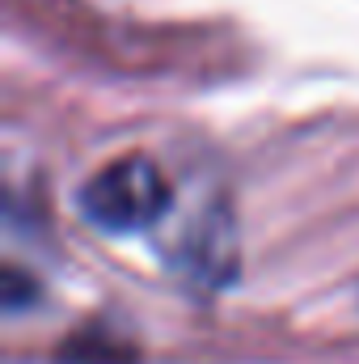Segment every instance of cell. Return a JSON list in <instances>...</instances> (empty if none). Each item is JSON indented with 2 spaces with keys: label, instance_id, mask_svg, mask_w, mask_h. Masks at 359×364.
Listing matches in <instances>:
<instances>
[{
  "label": "cell",
  "instance_id": "1",
  "mask_svg": "<svg viewBox=\"0 0 359 364\" xmlns=\"http://www.w3.org/2000/svg\"><path fill=\"white\" fill-rule=\"evenodd\" d=\"M85 220L106 233H136L165 216L170 182L157 170L153 157H118L97 170L77 195Z\"/></svg>",
  "mask_w": 359,
  "mask_h": 364
}]
</instances>
